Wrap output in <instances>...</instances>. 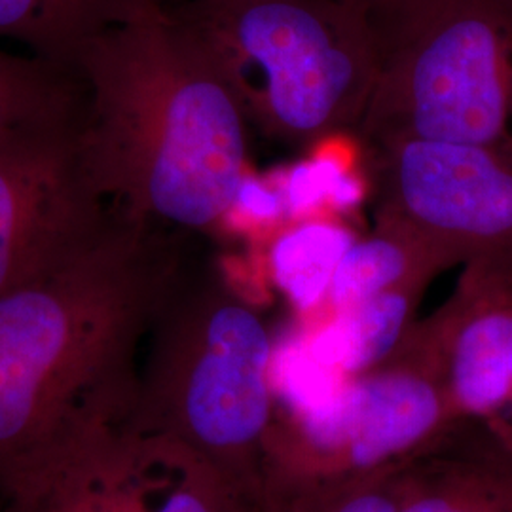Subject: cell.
<instances>
[{"mask_svg":"<svg viewBox=\"0 0 512 512\" xmlns=\"http://www.w3.org/2000/svg\"><path fill=\"white\" fill-rule=\"evenodd\" d=\"M357 238L351 220L313 217L291 222L266 245L253 249L270 283L294 311L298 327H308L319 317L334 272Z\"/></svg>","mask_w":512,"mask_h":512,"instance_id":"cell-13","label":"cell"},{"mask_svg":"<svg viewBox=\"0 0 512 512\" xmlns=\"http://www.w3.org/2000/svg\"><path fill=\"white\" fill-rule=\"evenodd\" d=\"M200 241L148 330L131 418L179 442L264 512L277 336L255 293Z\"/></svg>","mask_w":512,"mask_h":512,"instance_id":"cell-3","label":"cell"},{"mask_svg":"<svg viewBox=\"0 0 512 512\" xmlns=\"http://www.w3.org/2000/svg\"><path fill=\"white\" fill-rule=\"evenodd\" d=\"M291 220L351 217L372 198L366 148L355 131L334 133L302 152L293 164L270 171Z\"/></svg>","mask_w":512,"mask_h":512,"instance_id":"cell-15","label":"cell"},{"mask_svg":"<svg viewBox=\"0 0 512 512\" xmlns=\"http://www.w3.org/2000/svg\"><path fill=\"white\" fill-rule=\"evenodd\" d=\"M397 512H512V452L458 421L395 475Z\"/></svg>","mask_w":512,"mask_h":512,"instance_id":"cell-11","label":"cell"},{"mask_svg":"<svg viewBox=\"0 0 512 512\" xmlns=\"http://www.w3.org/2000/svg\"><path fill=\"white\" fill-rule=\"evenodd\" d=\"M283 192L270 173L245 175L238 194L220 226L219 238L239 239L258 249L291 224Z\"/></svg>","mask_w":512,"mask_h":512,"instance_id":"cell-17","label":"cell"},{"mask_svg":"<svg viewBox=\"0 0 512 512\" xmlns=\"http://www.w3.org/2000/svg\"><path fill=\"white\" fill-rule=\"evenodd\" d=\"M73 73L105 200L129 219L219 238L251 171V126L202 40L167 4L90 40Z\"/></svg>","mask_w":512,"mask_h":512,"instance_id":"cell-1","label":"cell"},{"mask_svg":"<svg viewBox=\"0 0 512 512\" xmlns=\"http://www.w3.org/2000/svg\"><path fill=\"white\" fill-rule=\"evenodd\" d=\"M82 116L0 137V296L84 249L114 217L84 158Z\"/></svg>","mask_w":512,"mask_h":512,"instance_id":"cell-9","label":"cell"},{"mask_svg":"<svg viewBox=\"0 0 512 512\" xmlns=\"http://www.w3.org/2000/svg\"><path fill=\"white\" fill-rule=\"evenodd\" d=\"M200 239L114 209L99 238L0 296V480L133 410L148 330Z\"/></svg>","mask_w":512,"mask_h":512,"instance_id":"cell-2","label":"cell"},{"mask_svg":"<svg viewBox=\"0 0 512 512\" xmlns=\"http://www.w3.org/2000/svg\"><path fill=\"white\" fill-rule=\"evenodd\" d=\"M84 92L71 69L31 54L0 50V137L78 118Z\"/></svg>","mask_w":512,"mask_h":512,"instance_id":"cell-16","label":"cell"},{"mask_svg":"<svg viewBox=\"0 0 512 512\" xmlns=\"http://www.w3.org/2000/svg\"><path fill=\"white\" fill-rule=\"evenodd\" d=\"M0 512H258L205 461L139 425L95 421L0 480Z\"/></svg>","mask_w":512,"mask_h":512,"instance_id":"cell-7","label":"cell"},{"mask_svg":"<svg viewBox=\"0 0 512 512\" xmlns=\"http://www.w3.org/2000/svg\"><path fill=\"white\" fill-rule=\"evenodd\" d=\"M446 270H452L450 264L429 243L403 226L376 220L374 228L359 234L342 256L325 306L311 325L380 294L404 289L427 291L433 279Z\"/></svg>","mask_w":512,"mask_h":512,"instance_id":"cell-12","label":"cell"},{"mask_svg":"<svg viewBox=\"0 0 512 512\" xmlns=\"http://www.w3.org/2000/svg\"><path fill=\"white\" fill-rule=\"evenodd\" d=\"M458 421L425 349L404 336L382 365L321 403L277 404L264 461V512H304L397 473Z\"/></svg>","mask_w":512,"mask_h":512,"instance_id":"cell-5","label":"cell"},{"mask_svg":"<svg viewBox=\"0 0 512 512\" xmlns=\"http://www.w3.org/2000/svg\"><path fill=\"white\" fill-rule=\"evenodd\" d=\"M395 475L334 495L304 512H397Z\"/></svg>","mask_w":512,"mask_h":512,"instance_id":"cell-19","label":"cell"},{"mask_svg":"<svg viewBox=\"0 0 512 512\" xmlns=\"http://www.w3.org/2000/svg\"><path fill=\"white\" fill-rule=\"evenodd\" d=\"M351 12L363 19L376 40L378 52L387 50L414 27L439 0H342ZM380 57V59H382Z\"/></svg>","mask_w":512,"mask_h":512,"instance_id":"cell-18","label":"cell"},{"mask_svg":"<svg viewBox=\"0 0 512 512\" xmlns=\"http://www.w3.org/2000/svg\"><path fill=\"white\" fill-rule=\"evenodd\" d=\"M363 145L376 220L416 234L450 268L492 264L512 272V160L425 139Z\"/></svg>","mask_w":512,"mask_h":512,"instance_id":"cell-8","label":"cell"},{"mask_svg":"<svg viewBox=\"0 0 512 512\" xmlns=\"http://www.w3.org/2000/svg\"><path fill=\"white\" fill-rule=\"evenodd\" d=\"M412 336L429 355L456 421L512 452V272L467 264L448 300Z\"/></svg>","mask_w":512,"mask_h":512,"instance_id":"cell-10","label":"cell"},{"mask_svg":"<svg viewBox=\"0 0 512 512\" xmlns=\"http://www.w3.org/2000/svg\"><path fill=\"white\" fill-rule=\"evenodd\" d=\"M251 129L308 150L355 131L380 76V52L342 0H175Z\"/></svg>","mask_w":512,"mask_h":512,"instance_id":"cell-4","label":"cell"},{"mask_svg":"<svg viewBox=\"0 0 512 512\" xmlns=\"http://www.w3.org/2000/svg\"><path fill=\"white\" fill-rule=\"evenodd\" d=\"M171 0H0V38L14 40L27 54L73 71L82 48L143 12Z\"/></svg>","mask_w":512,"mask_h":512,"instance_id":"cell-14","label":"cell"},{"mask_svg":"<svg viewBox=\"0 0 512 512\" xmlns=\"http://www.w3.org/2000/svg\"><path fill=\"white\" fill-rule=\"evenodd\" d=\"M171 2H175V0H171ZM171 2H169V4H171Z\"/></svg>","mask_w":512,"mask_h":512,"instance_id":"cell-20","label":"cell"},{"mask_svg":"<svg viewBox=\"0 0 512 512\" xmlns=\"http://www.w3.org/2000/svg\"><path fill=\"white\" fill-rule=\"evenodd\" d=\"M357 135L471 145L512 160V0H439L384 55Z\"/></svg>","mask_w":512,"mask_h":512,"instance_id":"cell-6","label":"cell"}]
</instances>
